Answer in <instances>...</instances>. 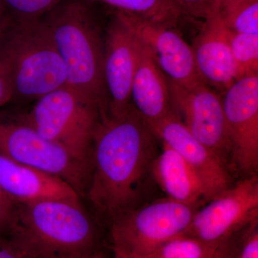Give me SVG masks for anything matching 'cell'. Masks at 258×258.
I'll use <instances>...</instances> for the list:
<instances>
[{
  "label": "cell",
  "mask_w": 258,
  "mask_h": 258,
  "mask_svg": "<svg viewBox=\"0 0 258 258\" xmlns=\"http://www.w3.org/2000/svg\"><path fill=\"white\" fill-rule=\"evenodd\" d=\"M151 128L163 144L177 152L195 171L205 187L206 201L233 184L227 164L195 138L174 112Z\"/></svg>",
  "instance_id": "7c38bea8"
},
{
  "label": "cell",
  "mask_w": 258,
  "mask_h": 258,
  "mask_svg": "<svg viewBox=\"0 0 258 258\" xmlns=\"http://www.w3.org/2000/svg\"><path fill=\"white\" fill-rule=\"evenodd\" d=\"M169 85L171 111L195 138L227 164L230 145L222 98L203 82L189 88Z\"/></svg>",
  "instance_id": "30bf717a"
},
{
  "label": "cell",
  "mask_w": 258,
  "mask_h": 258,
  "mask_svg": "<svg viewBox=\"0 0 258 258\" xmlns=\"http://www.w3.org/2000/svg\"><path fill=\"white\" fill-rule=\"evenodd\" d=\"M222 23L230 31L258 34V0H216Z\"/></svg>",
  "instance_id": "d6986e66"
},
{
  "label": "cell",
  "mask_w": 258,
  "mask_h": 258,
  "mask_svg": "<svg viewBox=\"0 0 258 258\" xmlns=\"http://www.w3.org/2000/svg\"><path fill=\"white\" fill-rule=\"evenodd\" d=\"M137 40V30L132 17L115 11L107 29L104 41L103 82L106 95V116L119 118L132 108Z\"/></svg>",
  "instance_id": "9c48e42d"
},
{
  "label": "cell",
  "mask_w": 258,
  "mask_h": 258,
  "mask_svg": "<svg viewBox=\"0 0 258 258\" xmlns=\"http://www.w3.org/2000/svg\"><path fill=\"white\" fill-rule=\"evenodd\" d=\"M0 154L60 178L80 196L86 195L91 164L40 135L20 117L0 114Z\"/></svg>",
  "instance_id": "8992f818"
},
{
  "label": "cell",
  "mask_w": 258,
  "mask_h": 258,
  "mask_svg": "<svg viewBox=\"0 0 258 258\" xmlns=\"http://www.w3.org/2000/svg\"><path fill=\"white\" fill-rule=\"evenodd\" d=\"M85 258H105L103 257V256H102L101 254L95 253V252H93V253L90 254V255L87 256V257Z\"/></svg>",
  "instance_id": "4dcf8cb0"
},
{
  "label": "cell",
  "mask_w": 258,
  "mask_h": 258,
  "mask_svg": "<svg viewBox=\"0 0 258 258\" xmlns=\"http://www.w3.org/2000/svg\"><path fill=\"white\" fill-rule=\"evenodd\" d=\"M225 242H209L189 236L181 235L168 241L149 253L132 257L214 258Z\"/></svg>",
  "instance_id": "ffe728a7"
},
{
  "label": "cell",
  "mask_w": 258,
  "mask_h": 258,
  "mask_svg": "<svg viewBox=\"0 0 258 258\" xmlns=\"http://www.w3.org/2000/svg\"><path fill=\"white\" fill-rule=\"evenodd\" d=\"M0 189L15 204L62 200L81 203V196L67 182L0 154Z\"/></svg>",
  "instance_id": "9a60e30c"
},
{
  "label": "cell",
  "mask_w": 258,
  "mask_h": 258,
  "mask_svg": "<svg viewBox=\"0 0 258 258\" xmlns=\"http://www.w3.org/2000/svg\"><path fill=\"white\" fill-rule=\"evenodd\" d=\"M12 235L35 258H83L94 252L96 231L81 203L62 200L17 204Z\"/></svg>",
  "instance_id": "3957f363"
},
{
  "label": "cell",
  "mask_w": 258,
  "mask_h": 258,
  "mask_svg": "<svg viewBox=\"0 0 258 258\" xmlns=\"http://www.w3.org/2000/svg\"><path fill=\"white\" fill-rule=\"evenodd\" d=\"M13 97L9 62L0 52V107L13 101Z\"/></svg>",
  "instance_id": "d4e9b609"
},
{
  "label": "cell",
  "mask_w": 258,
  "mask_h": 258,
  "mask_svg": "<svg viewBox=\"0 0 258 258\" xmlns=\"http://www.w3.org/2000/svg\"><path fill=\"white\" fill-rule=\"evenodd\" d=\"M112 249L113 251V258H132L119 249L115 248V247H112Z\"/></svg>",
  "instance_id": "f546056e"
},
{
  "label": "cell",
  "mask_w": 258,
  "mask_h": 258,
  "mask_svg": "<svg viewBox=\"0 0 258 258\" xmlns=\"http://www.w3.org/2000/svg\"><path fill=\"white\" fill-rule=\"evenodd\" d=\"M152 129L132 106L119 118L101 116L93 137L86 195L112 220L135 208L155 155Z\"/></svg>",
  "instance_id": "6da1fadb"
},
{
  "label": "cell",
  "mask_w": 258,
  "mask_h": 258,
  "mask_svg": "<svg viewBox=\"0 0 258 258\" xmlns=\"http://www.w3.org/2000/svg\"><path fill=\"white\" fill-rule=\"evenodd\" d=\"M230 159L244 176L258 168V75L237 80L222 98Z\"/></svg>",
  "instance_id": "8fae6325"
},
{
  "label": "cell",
  "mask_w": 258,
  "mask_h": 258,
  "mask_svg": "<svg viewBox=\"0 0 258 258\" xmlns=\"http://www.w3.org/2000/svg\"><path fill=\"white\" fill-rule=\"evenodd\" d=\"M129 15L137 33L147 43L169 82L186 88L203 82L199 76L191 45L177 32L173 28Z\"/></svg>",
  "instance_id": "5bb4252c"
},
{
  "label": "cell",
  "mask_w": 258,
  "mask_h": 258,
  "mask_svg": "<svg viewBox=\"0 0 258 258\" xmlns=\"http://www.w3.org/2000/svg\"><path fill=\"white\" fill-rule=\"evenodd\" d=\"M181 13L196 18L205 19L215 0H172Z\"/></svg>",
  "instance_id": "484cf974"
},
{
  "label": "cell",
  "mask_w": 258,
  "mask_h": 258,
  "mask_svg": "<svg viewBox=\"0 0 258 258\" xmlns=\"http://www.w3.org/2000/svg\"><path fill=\"white\" fill-rule=\"evenodd\" d=\"M101 2L116 11L133 15L151 23L173 28L181 13L172 0H91Z\"/></svg>",
  "instance_id": "ac0fdd59"
},
{
  "label": "cell",
  "mask_w": 258,
  "mask_h": 258,
  "mask_svg": "<svg viewBox=\"0 0 258 258\" xmlns=\"http://www.w3.org/2000/svg\"><path fill=\"white\" fill-rule=\"evenodd\" d=\"M83 258H85V257H83Z\"/></svg>",
  "instance_id": "1f68e13d"
},
{
  "label": "cell",
  "mask_w": 258,
  "mask_h": 258,
  "mask_svg": "<svg viewBox=\"0 0 258 258\" xmlns=\"http://www.w3.org/2000/svg\"><path fill=\"white\" fill-rule=\"evenodd\" d=\"M229 40L238 80L258 75V34L237 33L230 30Z\"/></svg>",
  "instance_id": "44dd1931"
},
{
  "label": "cell",
  "mask_w": 258,
  "mask_h": 258,
  "mask_svg": "<svg viewBox=\"0 0 258 258\" xmlns=\"http://www.w3.org/2000/svg\"><path fill=\"white\" fill-rule=\"evenodd\" d=\"M196 210V207L168 198L129 210L112 220V247L131 257L149 253L184 235Z\"/></svg>",
  "instance_id": "52a82bcc"
},
{
  "label": "cell",
  "mask_w": 258,
  "mask_h": 258,
  "mask_svg": "<svg viewBox=\"0 0 258 258\" xmlns=\"http://www.w3.org/2000/svg\"><path fill=\"white\" fill-rule=\"evenodd\" d=\"M233 258H258V233L255 227L249 232L243 246Z\"/></svg>",
  "instance_id": "4316f807"
},
{
  "label": "cell",
  "mask_w": 258,
  "mask_h": 258,
  "mask_svg": "<svg viewBox=\"0 0 258 258\" xmlns=\"http://www.w3.org/2000/svg\"><path fill=\"white\" fill-rule=\"evenodd\" d=\"M30 112L20 116L40 135L91 164L93 137L101 118L98 107L68 86L35 101Z\"/></svg>",
  "instance_id": "5b68a950"
},
{
  "label": "cell",
  "mask_w": 258,
  "mask_h": 258,
  "mask_svg": "<svg viewBox=\"0 0 258 258\" xmlns=\"http://www.w3.org/2000/svg\"><path fill=\"white\" fill-rule=\"evenodd\" d=\"M137 60L132 86V103L151 127L171 113L170 91L169 81L154 60L150 49L137 32Z\"/></svg>",
  "instance_id": "2e32d148"
},
{
  "label": "cell",
  "mask_w": 258,
  "mask_h": 258,
  "mask_svg": "<svg viewBox=\"0 0 258 258\" xmlns=\"http://www.w3.org/2000/svg\"><path fill=\"white\" fill-rule=\"evenodd\" d=\"M66 68L68 87L106 113L104 42L82 0H62L42 17Z\"/></svg>",
  "instance_id": "7a4b0ae2"
},
{
  "label": "cell",
  "mask_w": 258,
  "mask_h": 258,
  "mask_svg": "<svg viewBox=\"0 0 258 258\" xmlns=\"http://www.w3.org/2000/svg\"><path fill=\"white\" fill-rule=\"evenodd\" d=\"M17 204L0 189V235L11 233L15 222Z\"/></svg>",
  "instance_id": "cb8c5ba5"
},
{
  "label": "cell",
  "mask_w": 258,
  "mask_h": 258,
  "mask_svg": "<svg viewBox=\"0 0 258 258\" xmlns=\"http://www.w3.org/2000/svg\"><path fill=\"white\" fill-rule=\"evenodd\" d=\"M151 172L168 198L197 207L200 200L206 201L201 180L175 151L166 145L153 161Z\"/></svg>",
  "instance_id": "e0dca14e"
},
{
  "label": "cell",
  "mask_w": 258,
  "mask_h": 258,
  "mask_svg": "<svg viewBox=\"0 0 258 258\" xmlns=\"http://www.w3.org/2000/svg\"><path fill=\"white\" fill-rule=\"evenodd\" d=\"M204 20L191 45L199 76L210 87L225 91L238 76L229 40L230 30L220 18L216 0Z\"/></svg>",
  "instance_id": "4fadbf2b"
},
{
  "label": "cell",
  "mask_w": 258,
  "mask_h": 258,
  "mask_svg": "<svg viewBox=\"0 0 258 258\" xmlns=\"http://www.w3.org/2000/svg\"><path fill=\"white\" fill-rule=\"evenodd\" d=\"M234 237L224 242L214 258H233L237 254V247Z\"/></svg>",
  "instance_id": "83f0119b"
},
{
  "label": "cell",
  "mask_w": 258,
  "mask_h": 258,
  "mask_svg": "<svg viewBox=\"0 0 258 258\" xmlns=\"http://www.w3.org/2000/svg\"><path fill=\"white\" fill-rule=\"evenodd\" d=\"M0 52L9 62L13 101H35L67 86L66 68L42 18L10 22Z\"/></svg>",
  "instance_id": "277c9868"
},
{
  "label": "cell",
  "mask_w": 258,
  "mask_h": 258,
  "mask_svg": "<svg viewBox=\"0 0 258 258\" xmlns=\"http://www.w3.org/2000/svg\"><path fill=\"white\" fill-rule=\"evenodd\" d=\"M0 258H35L12 235H0Z\"/></svg>",
  "instance_id": "603a6c76"
},
{
  "label": "cell",
  "mask_w": 258,
  "mask_h": 258,
  "mask_svg": "<svg viewBox=\"0 0 258 258\" xmlns=\"http://www.w3.org/2000/svg\"><path fill=\"white\" fill-rule=\"evenodd\" d=\"M258 179L245 176L194 215L184 235L209 242H223L257 222Z\"/></svg>",
  "instance_id": "ba28073f"
},
{
  "label": "cell",
  "mask_w": 258,
  "mask_h": 258,
  "mask_svg": "<svg viewBox=\"0 0 258 258\" xmlns=\"http://www.w3.org/2000/svg\"><path fill=\"white\" fill-rule=\"evenodd\" d=\"M8 25V20L5 18L4 13H3V10H2L1 7H0V38L4 34Z\"/></svg>",
  "instance_id": "f1b7e54d"
},
{
  "label": "cell",
  "mask_w": 258,
  "mask_h": 258,
  "mask_svg": "<svg viewBox=\"0 0 258 258\" xmlns=\"http://www.w3.org/2000/svg\"><path fill=\"white\" fill-rule=\"evenodd\" d=\"M62 0H0L8 22H23L42 18Z\"/></svg>",
  "instance_id": "7402d4cb"
}]
</instances>
